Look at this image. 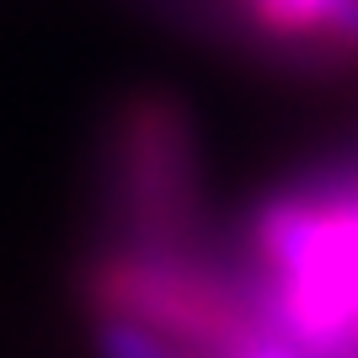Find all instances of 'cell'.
Instances as JSON below:
<instances>
[{
  "mask_svg": "<svg viewBox=\"0 0 358 358\" xmlns=\"http://www.w3.org/2000/svg\"><path fill=\"white\" fill-rule=\"evenodd\" d=\"M96 353L102 358H187L182 343L139 327L129 315H96Z\"/></svg>",
  "mask_w": 358,
  "mask_h": 358,
  "instance_id": "cell-4",
  "label": "cell"
},
{
  "mask_svg": "<svg viewBox=\"0 0 358 358\" xmlns=\"http://www.w3.org/2000/svg\"><path fill=\"white\" fill-rule=\"evenodd\" d=\"M236 358H294V348L278 343V337H262L257 348H246V353H236Z\"/></svg>",
  "mask_w": 358,
  "mask_h": 358,
  "instance_id": "cell-5",
  "label": "cell"
},
{
  "mask_svg": "<svg viewBox=\"0 0 358 358\" xmlns=\"http://www.w3.org/2000/svg\"><path fill=\"white\" fill-rule=\"evenodd\" d=\"M123 193L150 236H182L193 224L198 150L171 96H134L123 113Z\"/></svg>",
  "mask_w": 358,
  "mask_h": 358,
  "instance_id": "cell-2",
  "label": "cell"
},
{
  "mask_svg": "<svg viewBox=\"0 0 358 358\" xmlns=\"http://www.w3.org/2000/svg\"><path fill=\"white\" fill-rule=\"evenodd\" d=\"M86 299L96 315H129L171 343L220 358H236L268 337L262 310H252V299L236 284H224L220 273L171 246L102 257L86 278Z\"/></svg>",
  "mask_w": 358,
  "mask_h": 358,
  "instance_id": "cell-1",
  "label": "cell"
},
{
  "mask_svg": "<svg viewBox=\"0 0 358 358\" xmlns=\"http://www.w3.org/2000/svg\"><path fill=\"white\" fill-rule=\"evenodd\" d=\"M246 11L262 32L289 43H331L358 48V0H246Z\"/></svg>",
  "mask_w": 358,
  "mask_h": 358,
  "instance_id": "cell-3",
  "label": "cell"
}]
</instances>
